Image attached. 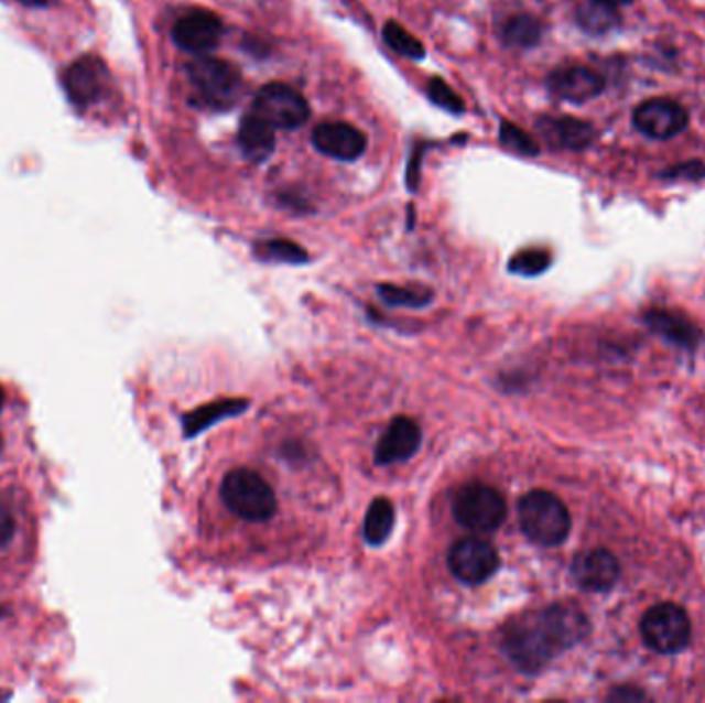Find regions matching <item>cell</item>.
<instances>
[{
	"label": "cell",
	"mask_w": 705,
	"mask_h": 703,
	"mask_svg": "<svg viewBox=\"0 0 705 703\" xmlns=\"http://www.w3.org/2000/svg\"><path fill=\"white\" fill-rule=\"evenodd\" d=\"M394 527V508L386 497L373 499L366 513V524H364V537L369 544L378 547L386 543L390 532Z\"/></svg>",
	"instance_id": "d6986e66"
},
{
	"label": "cell",
	"mask_w": 705,
	"mask_h": 703,
	"mask_svg": "<svg viewBox=\"0 0 705 703\" xmlns=\"http://www.w3.org/2000/svg\"><path fill=\"white\" fill-rule=\"evenodd\" d=\"M2 407H4V390H2V386H0V411H2Z\"/></svg>",
	"instance_id": "d6a6232c"
},
{
	"label": "cell",
	"mask_w": 705,
	"mask_h": 703,
	"mask_svg": "<svg viewBox=\"0 0 705 703\" xmlns=\"http://www.w3.org/2000/svg\"><path fill=\"white\" fill-rule=\"evenodd\" d=\"M662 177H669V180H702L705 177V165L702 161H685V163H679L673 165L671 170H666Z\"/></svg>",
	"instance_id": "f1b7e54d"
},
{
	"label": "cell",
	"mask_w": 705,
	"mask_h": 703,
	"mask_svg": "<svg viewBox=\"0 0 705 703\" xmlns=\"http://www.w3.org/2000/svg\"><path fill=\"white\" fill-rule=\"evenodd\" d=\"M520 528L532 543L543 547L562 544L572 530V516L562 499L543 489L530 491L518 506Z\"/></svg>",
	"instance_id": "7a4b0ae2"
},
{
	"label": "cell",
	"mask_w": 705,
	"mask_h": 703,
	"mask_svg": "<svg viewBox=\"0 0 705 703\" xmlns=\"http://www.w3.org/2000/svg\"><path fill=\"white\" fill-rule=\"evenodd\" d=\"M110 83L108 66L99 56L85 54L75 63L68 64L63 75L65 94L79 110H87L89 106L97 104Z\"/></svg>",
	"instance_id": "ba28073f"
},
{
	"label": "cell",
	"mask_w": 705,
	"mask_h": 703,
	"mask_svg": "<svg viewBox=\"0 0 705 703\" xmlns=\"http://www.w3.org/2000/svg\"><path fill=\"white\" fill-rule=\"evenodd\" d=\"M448 567L463 584L479 586L496 574L499 555L496 547L485 539H460L449 549Z\"/></svg>",
	"instance_id": "9c48e42d"
},
{
	"label": "cell",
	"mask_w": 705,
	"mask_h": 703,
	"mask_svg": "<svg viewBox=\"0 0 705 703\" xmlns=\"http://www.w3.org/2000/svg\"><path fill=\"white\" fill-rule=\"evenodd\" d=\"M572 574L579 588L590 592L610 591L619 575L621 565L617 558L607 549H593L577 555L572 563Z\"/></svg>",
	"instance_id": "5bb4252c"
},
{
	"label": "cell",
	"mask_w": 705,
	"mask_h": 703,
	"mask_svg": "<svg viewBox=\"0 0 705 703\" xmlns=\"http://www.w3.org/2000/svg\"><path fill=\"white\" fill-rule=\"evenodd\" d=\"M252 112L258 113L273 128L293 130L310 118V106L305 97L285 83H267L258 89Z\"/></svg>",
	"instance_id": "52a82bcc"
},
{
	"label": "cell",
	"mask_w": 705,
	"mask_h": 703,
	"mask_svg": "<svg viewBox=\"0 0 705 703\" xmlns=\"http://www.w3.org/2000/svg\"><path fill=\"white\" fill-rule=\"evenodd\" d=\"M238 141L248 160L264 161L274 151V128L258 113H246L241 118Z\"/></svg>",
	"instance_id": "e0dca14e"
},
{
	"label": "cell",
	"mask_w": 705,
	"mask_h": 703,
	"mask_svg": "<svg viewBox=\"0 0 705 703\" xmlns=\"http://www.w3.org/2000/svg\"><path fill=\"white\" fill-rule=\"evenodd\" d=\"M384 42L406 58H423L425 56V46L419 42L415 35L406 32L397 21H388L384 25Z\"/></svg>",
	"instance_id": "603a6c76"
},
{
	"label": "cell",
	"mask_w": 705,
	"mask_h": 703,
	"mask_svg": "<svg viewBox=\"0 0 705 703\" xmlns=\"http://www.w3.org/2000/svg\"><path fill=\"white\" fill-rule=\"evenodd\" d=\"M594 2H600V4H605V7H610V9H617V7H621V4H629L631 0H594Z\"/></svg>",
	"instance_id": "4dcf8cb0"
},
{
	"label": "cell",
	"mask_w": 705,
	"mask_h": 703,
	"mask_svg": "<svg viewBox=\"0 0 705 703\" xmlns=\"http://www.w3.org/2000/svg\"><path fill=\"white\" fill-rule=\"evenodd\" d=\"M546 87L560 99L572 101V104H584L605 91L607 79L590 66H565L549 75Z\"/></svg>",
	"instance_id": "7c38bea8"
},
{
	"label": "cell",
	"mask_w": 705,
	"mask_h": 703,
	"mask_svg": "<svg viewBox=\"0 0 705 703\" xmlns=\"http://www.w3.org/2000/svg\"><path fill=\"white\" fill-rule=\"evenodd\" d=\"M225 506L248 522L271 520L276 511V496L269 480L257 471L236 468L221 483Z\"/></svg>",
	"instance_id": "3957f363"
},
{
	"label": "cell",
	"mask_w": 705,
	"mask_h": 703,
	"mask_svg": "<svg viewBox=\"0 0 705 703\" xmlns=\"http://www.w3.org/2000/svg\"><path fill=\"white\" fill-rule=\"evenodd\" d=\"M13 534H15V518L7 506L0 504V549L11 543Z\"/></svg>",
	"instance_id": "f546056e"
},
{
	"label": "cell",
	"mask_w": 705,
	"mask_h": 703,
	"mask_svg": "<svg viewBox=\"0 0 705 703\" xmlns=\"http://www.w3.org/2000/svg\"><path fill=\"white\" fill-rule=\"evenodd\" d=\"M243 409H246V402H240V400H224V402H215V404H205L184 419L186 435H196V433L207 430L215 421L236 415Z\"/></svg>",
	"instance_id": "ffe728a7"
},
{
	"label": "cell",
	"mask_w": 705,
	"mask_h": 703,
	"mask_svg": "<svg viewBox=\"0 0 705 703\" xmlns=\"http://www.w3.org/2000/svg\"><path fill=\"white\" fill-rule=\"evenodd\" d=\"M508 516L506 497L485 483H468L454 496V518L475 532H494Z\"/></svg>",
	"instance_id": "8992f818"
},
{
	"label": "cell",
	"mask_w": 705,
	"mask_h": 703,
	"mask_svg": "<svg viewBox=\"0 0 705 703\" xmlns=\"http://www.w3.org/2000/svg\"><path fill=\"white\" fill-rule=\"evenodd\" d=\"M380 298L386 304L421 307L432 302V291L421 288H399V285H380Z\"/></svg>",
	"instance_id": "cb8c5ba5"
},
{
	"label": "cell",
	"mask_w": 705,
	"mask_h": 703,
	"mask_svg": "<svg viewBox=\"0 0 705 703\" xmlns=\"http://www.w3.org/2000/svg\"><path fill=\"white\" fill-rule=\"evenodd\" d=\"M421 446V430L409 417H397L382 433L376 446V463L394 464L409 461Z\"/></svg>",
	"instance_id": "9a60e30c"
},
{
	"label": "cell",
	"mask_w": 705,
	"mask_h": 703,
	"mask_svg": "<svg viewBox=\"0 0 705 703\" xmlns=\"http://www.w3.org/2000/svg\"><path fill=\"white\" fill-rule=\"evenodd\" d=\"M312 143L328 158L355 161L364 155L368 139L359 128L347 122H324L321 127L314 128Z\"/></svg>",
	"instance_id": "4fadbf2b"
},
{
	"label": "cell",
	"mask_w": 705,
	"mask_h": 703,
	"mask_svg": "<svg viewBox=\"0 0 705 703\" xmlns=\"http://www.w3.org/2000/svg\"><path fill=\"white\" fill-rule=\"evenodd\" d=\"M586 615L574 605H553L513 621L503 634V650L522 672L545 669L553 656L576 646L588 634Z\"/></svg>",
	"instance_id": "6da1fadb"
},
{
	"label": "cell",
	"mask_w": 705,
	"mask_h": 703,
	"mask_svg": "<svg viewBox=\"0 0 705 703\" xmlns=\"http://www.w3.org/2000/svg\"><path fill=\"white\" fill-rule=\"evenodd\" d=\"M549 264H551V252H546L545 248H527L510 260V271L524 277H534L545 272Z\"/></svg>",
	"instance_id": "d4e9b609"
},
{
	"label": "cell",
	"mask_w": 705,
	"mask_h": 703,
	"mask_svg": "<svg viewBox=\"0 0 705 703\" xmlns=\"http://www.w3.org/2000/svg\"><path fill=\"white\" fill-rule=\"evenodd\" d=\"M577 23L586 32L605 33L610 32L619 23V15H617V9H610L594 0H586L577 9Z\"/></svg>",
	"instance_id": "44dd1931"
},
{
	"label": "cell",
	"mask_w": 705,
	"mask_h": 703,
	"mask_svg": "<svg viewBox=\"0 0 705 703\" xmlns=\"http://www.w3.org/2000/svg\"><path fill=\"white\" fill-rule=\"evenodd\" d=\"M536 128L553 149H565V151H584L586 147L593 144L596 137L590 122L577 120L572 116H560V118L543 116L536 122Z\"/></svg>",
	"instance_id": "2e32d148"
},
{
	"label": "cell",
	"mask_w": 705,
	"mask_h": 703,
	"mask_svg": "<svg viewBox=\"0 0 705 703\" xmlns=\"http://www.w3.org/2000/svg\"><path fill=\"white\" fill-rule=\"evenodd\" d=\"M690 125V113L673 99L666 97H654L640 104L633 112V127L640 130L641 134L657 139V141H669L676 134H681Z\"/></svg>",
	"instance_id": "30bf717a"
},
{
	"label": "cell",
	"mask_w": 705,
	"mask_h": 703,
	"mask_svg": "<svg viewBox=\"0 0 705 703\" xmlns=\"http://www.w3.org/2000/svg\"><path fill=\"white\" fill-rule=\"evenodd\" d=\"M224 35L221 17L207 9H193L174 23L172 37L177 46L191 54H207L219 46Z\"/></svg>",
	"instance_id": "8fae6325"
},
{
	"label": "cell",
	"mask_w": 705,
	"mask_h": 703,
	"mask_svg": "<svg viewBox=\"0 0 705 703\" xmlns=\"http://www.w3.org/2000/svg\"><path fill=\"white\" fill-rule=\"evenodd\" d=\"M499 141L506 144L508 149L520 153V155H529V158L539 155V143L530 134H527L522 128L516 127L512 122H501Z\"/></svg>",
	"instance_id": "4316f807"
},
{
	"label": "cell",
	"mask_w": 705,
	"mask_h": 703,
	"mask_svg": "<svg viewBox=\"0 0 705 703\" xmlns=\"http://www.w3.org/2000/svg\"><path fill=\"white\" fill-rule=\"evenodd\" d=\"M19 2H23L28 7H46L52 0H19Z\"/></svg>",
	"instance_id": "1f68e13d"
},
{
	"label": "cell",
	"mask_w": 705,
	"mask_h": 703,
	"mask_svg": "<svg viewBox=\"0 0 705 703\" xmlns=\"http://www.w3.org/2000/svg\"><path fill=\"white\" fill-rule=\"evenodd\" d=\"M196 99L205 108L227 110L236 104L241 91L240 71L227 61L203 56L188 66Z\"/></svg>",
	"instance_id": "277c9868"
},
{
	"label": "cell",
	"mask_w": 705,
	"mask_h": 703,
	"mask_svg": "<svg viewBox=\"0 0 705 703\" xmlns=\"http://www.w3.org/2000/svg\"><path fill=\"white\" fill-rule=\"evenodd\" d=\"M650 326L662 333V335L674 338L676 343H685L691 345L693 343V328H691L687 322H681V320L674 318L673 314H664V312H652L650 316Z\"/></svg>",
	"instance_id": "484cf974"
},
{
	"label": "cell",
	"mask_w": 705,
	"mask_h": 703,
	"mask_svg": "<svg viewBox=\"0 0 705 703\" xmlns=\"http://www.w3.org/2000/svg\"><path fill=\"white\" fill-rule=\"evenodd\" d=\"M427 96H430V99H432L437 108H442V110H446V112H465V101L460 99V96H458L452 87L446 85V80H430V85H427Z\"/></svg>",
	"instance_id": "83f0119b"
},
{
	"label": "cell",
	"mask_w": 705,
	"mask_h": 703,
	"mask_svg": "<svg viewBox=\"0 0 705 703\" xmlns=\"http://www.w3.org/2000/svg\"><path fill=\"white\" fill-rule=\"evenodd\" d=\"M641 639L658 655H676L691 641V619L687 610L673 603H660L641 617Z\"/></svg>",
	"instance_id": "5b68a950"
},
{
	"label": "cell",
	"mask_w": 705,
	"mask_h": 703,
	"mask_svg": "<svg viewBox=\"0 0 705 703\" xmlns=\"http://www.w3.org/2000/svg\"><path fill=\"white\" fill-rule=\"evenodd\" d=\"M543 37V25L536 17L513 15L501 25V40L510 48H532Z\"/></svg>",
	"instance_id": "ac0fdd59"
},
{
	"label": "cell",
	"mask_w": 705,
	"mask_h": 703,
	"mask_svg": "<svg viewBox=\"0 0 705 703\" xmlns=\"http://www.w3.org/2000/svg\"><path fill=\"white\" fill-rule=\"evenodd\" d=\"M260 260L269 262H288V264H302L307 260L304 248L291 240L260 241L254 248Z\"/></svg>",
	"instance_id": "7402d4cb"
}]
</instances>
